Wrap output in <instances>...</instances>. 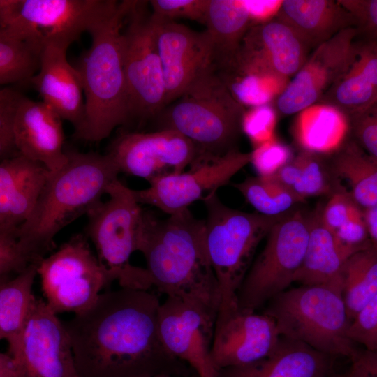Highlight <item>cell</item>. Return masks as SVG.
<instances>
[{
	"mask_svg": "<svg viewBox=\"0 0 377 377\" xmlns=\"http://www.w3.org/2000/svg\"><path fill=\"white\" fill-rule=\"evenodd\" d=\"M161 302L148 290L121 288L99 295L64 323L80 377L186 376L195 373L164 348Z\"/></svg>",
	"mask_w": 377,
	"mask_h": 377,
	"instance_id": "1",
	"label": "cell"
},
{
	"mask_svg": "<svg viewBox=\"0 0 377 377\" xmlns=\"http://www.w3.org/2000/svg\"><path fill=\"white\" fill-rule=\"evenodd\" d=\"M137 251L145 257L151 287L218 314L221 295L207 252L205 221L188 209L165 219L143 210Z\"/></svg>",
	"mask_w": 377,
	"mask_h": 377,
	"instance_id": "2",
	"label": "cell"
},
{
	"mask_svg": "<svg viewBox=\"0 0 377 377\" xmlns=\"http://www.w3.org/2000/svg\"><path fill=\"white\" fill-rule=\"evenodd\" d=\"M66 164L51 172L28 219L17 230L20 249L30 264H38L54 247L56 235L101 203L119 169L108 153L66 149Z\"/></svg>",
	"mask_w": 377,
	"mask_h": 377,
	"instance_id": "3",
	"label": "cell"
},
{
	"mask_svg": "<svg viewBox=\"0 0 377 377\" xmlns=\"http://www.w3.org/2000/svg\"><path fill=\"white\" fill-rule=\"evenodd\" d=\"M132 1H122L117 11L89 34L91 43L77 68L83 84L85 117L75 139L100 142L130 120L124 71L122 29Z\"/></svg>",
	"mask_w": 377,
	"mask_h": 377,
	"instance_id": "4",
	"label": "cell"
},
{
	"mask_svg": "<svg viewBox=\"0 0 377 377\" xmlns=\"http://www.w3.org/2000/svg\"><path fill=\"white\" fill-rule=\"evenodd\" d=\"M266 304L263 313L275 321L280 336L332 357L350 360L358 350L348 336L350 320L341 283L287 289Z\"/></svg>",
	"mask_w": 377,
	"mask_h": 377,
	"instance_id": "5",
	"label": "cell"
},
{
	"mask_svg": "<svg viewBox=\"0 0 377 377\" xmlns=\"http://www.w3.org/2000/svg\"><path fill=\"white\" fill-rule=\"evenodd\" d=\"M202 200L207 252L221 295L218 314L224 313L238 309L237 293L256 250L285 214L270 216L232 209L220 200L216 191Z\"/></svg>",
	"mask_w": 377,
	"mask_h": 377,
	"instance_id": "6",
	"label": "cell"
},
{
	"mask_svg": "<svg viewBox=\"0 0 377 377\" xmlns=\"http://www.w3.org/2000/svg\"><path fill=\"white\" fill-rule=\"evenodd\" d=\"M245 112L214 66L156 117L159 129L179 133L195 145L199 155L221 156L234 148Z\"/></svg>",
	"mask_w": 377,
	"mask_h": 377,
	"instance_id": "7",
	"label": "cell"
},
{
	"mask_svg": "<svg viewBox=\"0 0 377 377\" xmlns=\"http://www.w3.org/2000/svg\"><path fill=\"white\" fill-rule=\"evenodd\" d=\"M114 0H0V30L64 50L112 17Z\"/></svg>",
	"mask_w": 377,
	"mask_h": 377,
	"instance_id": "8",
	"label": "cell"
},
{
	"mask_svg": "<svg viewBox=\"0 0 377 377\" xmlns=\"http://www.w3.org/2000/svg\"><path fill=\"white\" fill-rule=\"evenodd\" d=\"M106 194L108 200L87 214L85 235L93 242L101 264L121 288L148 290L151 286L145 268L130 263L137 251L143 209L134 190L119 179L110 184Z\"/></svg>",
	"mask_w": 377,
	"mask_h": 377,
	"instance_id": "9",
	"label": "cell"
},
{
	"mask_svg": "<svg viewBox=\"0 0 377 377\" xmlns=\"http://www.w3.org/2000/svg\"><path fill=\"white\" fill-rule=\"evenodd\" d=\"M309 229L310 215L301 210L287 213L275 223L238 290L239 309L256 311L294 282L304 258Z\"/></svg>",
	"mask_w": 377,
	"mask_h": 377,
	"instance_id": "10",
	"label": "cell"
},
{
	"mask_svg": "<svg viewBox=\"0 0 377 377\" xmlns=\"http://www.w3.org/2000/svg\"><path fill=\"white\" fill-rule=\"evenodd\" d=\"M149 1H132L122 29L124 71L130 120L156 117L165 108V87Z\"/></svg>",
	"mask_w": 377,
	"mask_h": 377,
	"instance_id": "11",
	"label": "cell"
},
{
	"mask_svg": "<svg viewBox=\"0 0 377 377\" xmlns=\"http://www.w3.org/2000/svg\"><path fill=\"white\" fill-rule=\"evenodd\" d=\"M87 237L73 235L38 264L45 302L57 314L79 313L98 299L101 289L114 281L91 251Z\"/></svg>",
	"mask_w": 377,
	"mask_h": 377,
	"instance_id": "12",
	"label": "cell"
},
{
	"mask_svg": "<svg viewBox=\"0 0 377 377\" xmlns=\"http://www.w3.org/2000/svg\"><path fill=\"white\" fill-rule=\"evenodd\" d=\"M251 159V152L235 148L221 156L201 154L187 172L155 177L148 188L134 190V194L140 204L154 206L169 215L177 214L226 184Z\"/></svg>",
	"mask_w": 377,
	"mask_h": 377,
	"instance_id": "13",
	"label": "cell"
},
{
	"mask_svg": "<svg viewBox=\"0 0 377 377\" xmlns=\"http://www.w3.org/2000/svg\"><path fill=\"white\" fill-rule=\"evenodd\" d=\"M8 353L17 377H80L64 323L47 302L36 298L15 347Z\"/></svg>",
	"mask_w": 377,
	"mask_h": 377,
	"instance_id": "14",
	"label": "cell"
},
{
	"mask_svg": "<svg viewBox=\"0 0 377 377\" xmlns=\"http://www.w3.org/2000/svg\"><path fill=\"white\" fill-rule=\"evenodd\" d=\"M217 314L205 306L167 296L158 312V331L167 351L199 377H219L211 349Z\"/></svg>",
	"mask_w": 377,
	"mask_h": 377,
	"instance_id": "15",
	"label": "cell"
},
{
	"mask_svg": "<svg viewBox=\"0 0 377 377\" xmlns=\"http://www.w3.org/2000/svg\"><path fill=\"white\" fill-rule=\"evenodd\" d=\"M358 35L349 27L315 48L276 98V112L298 114L317 104L348 67Z\"/></svg>",
	"mask_w": 377,
	"mask_h": 377,
	"instance_id": "16",
	"label": "cell"
},
{
	"mask_svg": "<svg viewBox=\"0 0 377 377\" xmlns=\"http://www.w3.org/2000/svg\"><path fill=\"white\" fill-rule=\"evenodd\" d=\"M108 153L120 172L148 182L183 172L199 155L190 140L170 129L121 133L112 142Z\"/></svg>",
	"mask_w": 377,
	"mask_h": 377,
	"instance_id": "17",
	"label": "cell"
},
{
	"mask_svg": "<svg viewBox=\"0 0 377 377\" xmlns=\"http://www.w3.org/2000/svg\"><path fill=\"white\" fill-rule=\"evenodd\" d=\"M152 14L168 106L199 76L214 66V49L206 30L195 31Z\"/></svg>",
	"mask_w": 377,
	"mask_h": 377,
	"instance_id": "18",
	"label": "cell"
},
{
	"mask_svg": "<svg viewBox=\"0 0 377 377\" xmlns=\"http://www.w3.org/2000/svg\"><path fill=\"white\" fill-rule=\"evenodd\" d=\"M275 321L265 313L236 310L217 315L211 357L219 371L269 355L280 339Z\"/></svg>",
	"mask_w": 377,
	"mask_h": 377,
	"instance_id": "19",
	"label": "cell"
},
{
	"mask_svg": "<svg viewBox=\"0 0 377 377\" xmlns=\"http://www.w3.org/2000/svg\"><path fill=\"white\" fill-rule=\"evenodd\" d=\"M62 119L43 101L23 96L15 119V142L20 154L45 165L52 172L68 161Z\"/></svg>",
	"mask_w": 377,
	"mask_h": 377,
	"instance_id": "20",
	"label": "cell"
},
{
	"mask_svg": "<svg viewBox=\"0 0 377 377\" xmlns=\"http://www.w3.org/2000/svg\"><path fill=\"white\" fill-rule=\"evenodd\" d=\"M66 50L48 45L43 49L40 68L29 84L45 103L78 131L84 120L85 100L79 70L67 60Z\"/></svg>",
	"mask_w": 377,
	"mask_h": 377,
	"instance_id": "21",
	"label": "cell"
},
{
	"mask_svg": "<svg viewBox=\"0 0 377 377\" xmlns=\"http://www.w3.org/2000/svg\"><path fill=\"white\" fill-rule=\"evenodd\" d=\"M52 172L21 154L0 164V231H17L33 212Z\"/></svg>",
	"mask_w": 377,
	"mask_h": 377,
	"instance_id": "22",
	"label": "cell"
},
{
	"mask_svg": "<svg viewBox=\"0 0 377 377\" xmlns=\"http://www.w3.org/2000/svg\"><path fill=\"white\" fill-rule=\"evenodd\" d=\"M240 51L288 82L309 56V50L297 34L276 18L252 26L243 39Z\"/></svg>",
	"mask_w": 377,
	"mask_h": 377,
	"instance_id": "23",
	"label": "cell"
},
{
	"mask_svg": "<svg viewBox=\"0 0 377 377\" xmlns=\"http://www.w3.org/2000/svg\"><path fill=\"white\" fill-rule=\"evenodd\" d=\"M333 357L281 336L269 355L250 364L223 369L219 377H329Z\"/></svg>",
	"mask_w": 377,
	"mask_h": 377,
	"instance_id": "24",
	"label": "cell"
},
{
	"mask_svg": "<svg viewBox=\"0 0 377 377\" xmlns=\"http://www.w3.org/2000/svg\"><path fill=\"white\" fill-rule=\"evenodd\" d=\"M376 98L377 43L357 39L348 67L318 103L333 108L348 119Z\"/></svg>",
	"mask_w": 377,
	"mask_h": 377,
	"instance_id": "25",
	"label": "cell"
},
{
	"mask_svg": "<svg viewBox=\"0 0 377 377\" xmlns=\"http://www.w3.org/2000/svg\"><path fill=\"white\" fill-rule=\"evenodd\" d=\"M275 18L288 25L309 50L355 27L339 0H283Z\"/></svg>",
	"mask_w": 377,
	"mask_h": 377,
	"instance_id": "26",
	"label": "cell"
},
{
	"mask_svg": "<svg viewBox=\"0 0 377 377\" xmlns=\"http://www.w3.org/2000/svg\"><path fill=\"white\" fill-rule=\"evenodd\" d=\"M318 207L310 215L308 244L302 264L294 282L302 286L341 283V271L348 258L337 245L332 232L325 226Z\"/></svg>",
	"mask_w": 377,
	"mask_h": 377,
	"instance_id": "27",
	"label": "cell"
},
{
	"mask_svg": "<svg viewBox=\"0 0 377 377\" xmlns=\"http://www.w3.org/2000/svg\"><path fill=\"white\" fill-rule=\"evenodd\" d=\"M205 25L219 69L235 59L253 23L242 0H210Z\"/></svg>",
	"mask_w": 377,
	"mask_h": 377,
	"instance_id": "28",
	"label": "cell"
},
{
	"mask_svg": "<svg viewBox=\"0 0 377 377\" xmlns=\"http://www.w3.org/2000/svg\"><path fill=\"white\" fill-rule=\"evenodd\" d=\"M216 72L243 105H269L288 83L239 52L232 62Z\"/></svg>",
	"mask_w": 377,
	"mask_h": 377,
	"instance_id": "29",
	"label": "cell"
},
{
	"mask_svg": "<svg viewBox=\"0 0 377 377\" xmlns=\"http://www.w3.org/2000/svg\"><path fill=\"white\" fill-rule=\"evenodd\" d=\"M293 134L302 150L332 154L348 140L349 121L333 108L318 103L298 113Z\"/></svg>",
	"mask_w": 377,
	"mask_h": 377,
	"instance_id": "30",
	"label": "cell"
},
{
	"mask_svg": "<svg viewBox=\"0 0 377 377\" xmlns=\"http://www.w3.org/2000/svg\"><path fill=\"white\" fill-rule=\"evenodd\" d=\"M321 217L347 257L371 246L364 210L339 184L321 208Z\"/></svg>",
	"mask_w": 377,
	"mask_h": 377,
	"instance_id": "31",
	"label": "cell"
},
{
	"mask_svg": "<svg viewBox=\"0 0 377 377\" xmlns=\"http://www.w3.org/2000/svg\"><path fill=\"white\" fill-rule=\"evenodd\" d=\"M334 177L345 179L355 201L363 209L377 205V160L353 139L332 154Z\"/></svg>",
	"mask_w": 377,
	"mask_h": 377,
	"instance_id": "32",
	"label": "cell"
},
{
	"mask_svg": "<svg viewBox=\"0 0 377 377\" xmlns=\"http://www.w3.org/2000/svg\"><path fill=\"white\" fill-rule=\"evenodd\" d=\"M38 264H30L13 279L1 281L0 337L7 341L8 351L15 346L33 309L36 297L32 293Z\"/></svg>",
	"mask_w": 377,
	"mask_h": 377,
	"instance_id": "33",
	"label": "cell"
},
{
	"mask_svg": "<svg viewBox=\"0 0 377 377\" xmlns=\"http://www.w3.org/2000/svg\"><path fill=\"white\" fill-rule=\"evenodd\" d=\"M322 155L302 150L273 177L302 200L332 195L337 183L332 182Z\"/></svg>",
	"mask_w": 377,
	"mask_h": 377,
	"instance_id": "34",
	"label": "cell"
},
{
	"mask_svg": "<svg viewBox=\"0 0 377 377\" xmlns=\"http://www.w3.org/2000/svg\"><path fill=\"white\" fill-rule=\"evenodd\" d=\"M341 276L342 296L351 322L377 295V250L371 246L349 257Z\"/></svg>",
	"mask_w": 377,
	"mask_h": 377,
	"instance_id": "35",
	"label": "cell"
},
{
	"mask_svg": "<svg viewBox=\"0 0 377 377\" xmlns=\"http://www.w3.org/2000/svg\"><path fill=\"white\" fill-rule=\"evenodd\" d=\"M43 47L13 33L0 30V84L28 82L40 68Z\"/></svg>",
	"mask_w": 377,
	"mask_h": 377,
	"instance_id": "36",
	"label": "cell"
},
{
	"mask_svg": "<svg viewBox=\"0 0 377 377\" xmlns=\"http://www.w3.org/2000/svg\"><path fill=\"white\" fill-rule=\"evenodd\" d=\"M234 186L258 213L266 216L286 214L304 201L273 177H248Z\"/></svg>",
	"mask_w": 377,
	"mask_h": 377,
	"instance_id": "37",
	"label": "cell"
},
{
	"mask_svg": "<svg viewBox=\"0 0 377 377\" xmlns=\"http://www.w3.org/2000/svg\"><path fill=\"white\" fill-rule=\"evenodd\" d=\"M24 95L10 87L0 91V158L4 160L20 155L15 142L17 112Z\"/></svg>",
	"mask_w": 377,
	"mask_h": 377,
	"instance_id": "38",
	"label": "cell"
},
{
	"mask_svg": "<svg viewBox=\"0 0 377 377\" xmlns=\"http://www.w3.org/2000/svg\"><path fill=\"white\" fill-rule=\"evenodd\" d=\"M276 122V111L269 104L252 107L244 114L242 131L256 147L275 138Z\"/></svg>",
	"mask_w": 377,
	"mask_h": 377,
	"instance_id": "39",
	"label": "cell"
},
{
	"mask_svg": "<svg viewBox=\"0 0 377 377\" xmlns=\"http://www.w3.org/2000/svg\"><path fill=\"white\" fill-rule=\"evenodd\" d=\"M348 121L353 140L377 160V98Z\"/></svg>",
	"mask_w": 377,
	"mask_h": 377,
	"instance_id": "40",
	"label": "cell"
},
{
	"mask_svg": "<svg viewBox=\"0 0 377 377\" xmlns=\"http://www.w3.org/2000/svg\"><path fill=\"white\" fill-rule=\"evenodd\" d=\"M251 153V163L261 177L274 175L293 159L290 149L276 138L255 147Z\"/></svg>",
	"mask_w": 377,
	"mask_h": 377,
	"instance_id": "41",
	"label": "cell"
},
{
	"mask_svg": "<svg viewBox=\"0 0 377 377\" xmlns=\"http://www.w3.org/2000/svg\"><path fill=\"white\" fill-rule=\"evenodd\" d=\"M210 0H151L152 13L163 19L186 18L205 24Z\"/></svg>",
	"mask_w": 377,
	"mask_h": 377,
	"instance_id": "42",
	"label": "cell"
},
{
	"mask_svg": "<svg viewBox=\"0 0 377 377\" xmlns=\"http://www.w3.org/2000/svg\"><path fill=\"white\" fill-rule=\"evenodd\" d=\"M348 336L364 349L377 351V295L351 320Z\"/></svg>",
	"mask_w": 377,
	"mask_h": 377,
	"instance_id": "43",
	"label": "cell"
},
{
	"mask_svg": "<svg viewBox=\"0 0 377 377\" xmlns=\"http://www.w3.org/2000/svg\"><path fill=\"white\" fill-rule=\"evenodd\" d=\"M30 265L23 255L18 242L17 231H0V280L18 275Z\"/></svg>",
	"mask_w": 377,
	"mask_h": 377,
	"instance_id": "44",
	"label": "cell"
},
{
	"mask_svg": "<svg viewBox=\"0 0 377 377\" xmlns=\"http://www.w3.org/2000/svg\"><path fill=\"white\" fill-rule=\"evenodd\" d=\"M352 15L361 38L377 43V0H339Z\"/></svg>",
	"mask_w": 377,
	"mask_h": 377,
	"instance_id": "45",
	"label": "cell"
},
{
	"mask_svg": "<svg viewBox=\"0 0 377 377\" xmlns=\"http://www.w3.org/2000/svg\"><path fill=\"white\" fill-rule=\"evenodd\" d=\"M350 361L346 377H377V351L358 349Z\"/></svg>",
	"mask_w": 377,
	"mask_h": 377,
	"instance_id": "46",
	"label": "cell"
},
{
	"mask_svg": "<svg viewBox=\"0 0 377 377\" xmlns=\"http://www.w3.org/2000/svg\"><path fill=\"white\" fill-rule=\"evenodd\" d=\"M253 26L269 22L276 16L283 0H242Z\"/></svg>",
	"mask_w": 377,
	"mask_h": 377,
	"instance_id": "47",
	"label": "cell"
},
{
	"mask_svg": "<svg viewBox=\"0 0 377 377\" xmlns=\"http://www.w3.org/2000/svg\"><path fill=\"white\" fill-rule=\"evenodd\" d=\"M363 210L371 244L377 250V205Z\"/></svg>",
	"mask_w": 377,
	"mask_h": 377,
	"instance_id": "48",
	"label": "cell"
},
{
	"mask_svg": "<svg viewBox=\"0 0 377 377\" xmlns=\"http://www.w3.org/2000/svg\"><path fill=\"white\" fill-rule=\"evenodd\" d=\"M0 377H17L15 359L8 352L0 354Z\"/></svg>",
	"mask_w": 377,
	"mask_h": 377,
	"instance_id": "49",
	"label": "cell"
},
{
	"mask_svg": "<svg viewBox=\"0 0 377 377\" xmlns=\"http://www.w3.org/2000/svg\"><path fill=\"white\" fill-rule=\"evenodd\" d=\"M155 377H199L195 373H193L189 376H171V375H159Z\"/></svg>",
	"mask_w": 377,
	"mask_h": 377,
	"instance_id": "50",
	"label": "cell"
},
{
	"mask_svg": "<svg viewBox=\"0 0 377 377\" xmlns=\"http://www.w3.org/2000/svg\"><path fill=\"white\" fill-rule=\"evenodd\" d=\"M329 377H346V374H337L330 376Z\"/></svg>",
	"mask_w": 377,
	"mask_h": 377,
	"instance_id": "51",
	"label": "cell"
}]
</instances>
